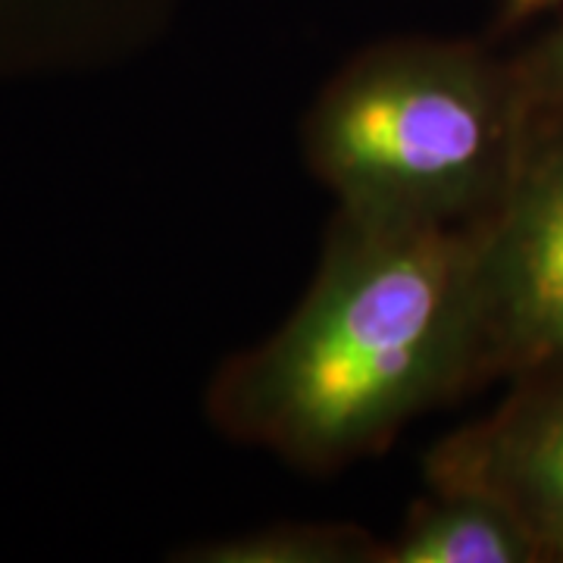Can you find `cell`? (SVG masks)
I'll return each mask as SVG.
<instances>
[{
	"mask_svg": "<svg viewBox=\"0 0 563 563\" xmlns=\"http://www.w3.org/2000/svg\"><path fill=\"white\" fill-rule=\"evenodd\" d=\"M479 388L470 229L335 210L301 301L220 363L203 410L225 439L322 476Z\"/></svg>",
	"mask_w": 563,
	"mask_h": 563,
	"instance_id": "obj_1",
	"label": "cell"
},
{
	"mask_svg": "<svg viewBox=\"0 0 563 563\" xmlns=\"http://www.w3.org/2000/svg\"><path fill=\"white\" fill-rule=\"evenodd\" d=\"M529 103L514 57L476 41L398 38L335 69L301 122V154L335 210L470 229L501 203Z\"/></svg>",
	"mask_w": 563,
	"mask_h": 563,
	"instance_id": "obj_2",
	"label": "cell"
},
{
	"mask_svg": "<svg viewBox=\"0 0 563 563\" xmlns=\"http://www.w3.org/2000/svg\"><path fill=\"white\" fill-rule=\"evenodd\" d=\"M483 388L563 357V113L529 110L501 203L470 225Z\"/></svg>",
	"mask_w": 563,
	"mask_h": 563,
	"instance_id": "obj_3",
	"label": "cell"
},
{
	"mask_svg": "<svg viewBox=\"0 0 563 563\" xmlns=\"http://www.w3.org/2000/svg\"><path fill=\"white\" fill-rule=\"evenodd\" d=\"M498 407L448 432L422 461L426 485L495 495L563 563V357L510 379Z\"/></svg>",
	"mask_w": 563,
	"mask_h": 563,
	"instance_id": "obj_4",
	"label": "cell"
},
{
	"mask_svg": "<svg viewBox=\"0 0 563 563\" xmlns=\"http://www.w3.org/2000/svg\"><path fill=\"white\" fill-rule=\"evenodd\" d=\"M383 563H544L532 529L483 488L426 485Z\"/></svg>",
	"mask_w": 563,
	"mask_h": 563,
	"instance_id": "obj_5",
	"label": "cell"
},
{
	"mask_svg": "<svg viewBox=\"0 0 563 563\" xmlns=\"http://www.w3.org/2000/svg\"><path fill=\"white\" fill-rule=\"evenodd\" d=\"M385 539L357 523L285 520L185 548L191 563H383Z\"/></svg>",
	"mask_w": 563,
	"mask_h": 563,
	"instance_id": "obj_6",
	"label": "cell"
},
{
	"mask_svg": "<svg viewBox=\"0 0 563 563\" xmlns=\"http://www.w3.org/2000/svg\"><path fill=\"white\" fill-rule=\"evenodd\" d=\"M510 57L523 81L529 110L563 113V22Z\"/></svg>",
	"mask_w": 563,
	"mask_h": 563,
	"instance_id": "obj_7",
	"label": "cell"
},
{
	"mask_svg": "<svg viewBox=\"0 0 563 563\" xmlns=\"http://www.w3.org/2000/svg\"><path fill=\"white\" fill-rule=\"evenodd\" d=\"M561 3L563 0H504L501 22L507 25V29H514V25L536 20V16H542V13L554 10V7H561Z\"/></svg>",
	"mask_w": 563,
	"mask_h": 563,
	"instance_id": "obj_8",
	"label": "cell"
}]
</instances>
